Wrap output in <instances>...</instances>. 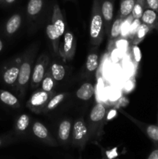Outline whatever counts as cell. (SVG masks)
I'll list each match as a JSON object with an SVG mask.
<instances>
[{"label": "cell", "instance_id": "44dd1931", "mask_svg": "<svg viewBox=\"0 0 158 159\" xmlns=\"http://www.w3.org/2000/svg\"><path fill=\"white\" fill-rule=\"evenodd\" d=\"M43 0H29L26 6L27 15L31 18H34L40 13L43 8Z\"/></svg>", "mask_w": 158, "mask_h": 159}, {"label": "cell", "instance_id": "9a60e30c", "mask_svg": "<svg viewBox=\"0 0 158 159\" xmlns=\"http://www.w3.org/2000/svg\"><path fill=\"white\" fill-rule=\"evenodd\" d=\"M31 124V118L28 114L23 113L19 116L15 120L14 130L15 134L19 136H23L26 134V131L29 129V125Z\"/></svg>", "mask_w": 158, "mask_h": 159}, {"label": "cell", "instance_id": "8fae6325", "mask_svg": "<svg viewBox=\"0 0 158 159\" xmlns=\"http://www.w3.org/2000/svg\"><path fill=\"white\" fill-rule=\"evenodd\" d=\"M100 5L105 24V36H108L114 19V0H100Z\"/></svg>", "mask_w": 158, "mask_h": 159}, {"label": "cell", "instance_id": "7c38bea8", "mask_svg": "<svg viewBox=\"0 0 158 159\" xmlns=\"http://www.w3.org/2000/svg\"><path fill=\"white\" fill-rule=\"evenodd\" d=\"M72 123L69 119H65L60 123L57 130V142L63 146L71 144Z\"/></svg>", "mask_w": 158, "mask_h": 159}, {"label": "cell", "instance_id": "277c9868", "mask_svg": "<svg viewBox=\"0 0 158 159\" xmlns=\"http://www.w3.org/2000/svg\"><path fill=\"white\" fill-rule=\"evenodd\" d=\"M90 141L89 130L86 121L83 118H77L72 126L71 144L80 151L84 150Z\"/></svg>", "mask_w": 158, "mask_h": 159}, {"label": "cell", "instance_id": "f35d334b", "mask_svg": "<svg viewBox=\"0 0 158 159\" xmlns=\"http://www.w3.org/2000/svg\"><path fill=\"white\" fill-rule=\"evenodd\" d=\"M2 50H3V42L2 41V40L0 39V53L2 52Z\"/></svg>", "mask_w": 158, "mask_h": 159}, {"label": "cell", "instance_id": "3957f363", "mask_svg": "<svg viewBox=\"0 0 158 159\" xmlns=\"http://www.w3.org/2000/svg\"><path fill=\"white\" fill-rule=\"evenodd\" d=\"M34 54L35 48L29 50L28 52L23 56L21 59V63L20 67V73H19L18 80H17L15 89L18 92L20 97L24 96L28 85L31 80V75L33 71V64L34 60Z\"/></svg>", "mask_w": 158, "mask_h": 159}, {"label": "cell", "instance_id": "8d00e7d4", "mask_svg": "<svg viewBox=\"0 0 158 159\" xmlns=\"http://www.w3.org/2000/svg\"><path fill=\"white\" fill-rule=\"evenodd\" d=\"M116 115V110H110L109 113H106V121L112 120V118H114Z\"/></svg>", "mask_w": 158, "mask_h": 159}, {"label": "cell", "instance_id": "cb8c5ba5", "mask_svg": "<svg viewBox=\"0 0 158 159\" xmlns=\"http://www.w3.org/2000/svg\"><path fill=\"white\" fill-rule=\"evenodd\" d=\"M49 71L56 82H60L63 80L66 75L64 67L57 63L52 64Z\"/></svg>", "mask_w": 158, "mask_h": 159}, {"label": "cell", "instance_id": "ac0fdd59", "mask_svg": "<svg viewBox=\"0 0 158 159\" xmlns=\"http://www.w3.org/2000/svg\"><path fill=\"white\" fill-rule=\"evenodd\" d=\"M0 101L5 105L12 108H19L20 102L18 98L7 90L0 89Z\"/></svg>", "mask_w": 158, "mask_h": 159}, {"label": "cell", "instance_id": "b9f144b4", "mask_svg": "<svg viewBox=\"0 0 158 159\" xmlns=\"http://www.w3.org/2000/svg\"><path fill=\"white\" fill-rule=\"evenodd\" d=\"M157 124H158V115H157Z\"/></svg>", "mask_w": 158, "mask_h": 159}, {"label": "cell", "instance_id": "603a6c76", "mask_svg": "<svg viewBox=\"0 0 158 159\" xmlns=\"http://www.w3.org/2000/svg\"><path fill=\"white\" fill-rule=\"evenodd\" d=\"M99 65V54L95 52L90 53L88 55L85 63V68L88 72L90 74H93L97 70Z\"/></svg>", "mask_w": 158, "mask_h": 159}, {"label": "cell", "instance_id": "ba28073f", "mask_svg": "<svg viewBox=\"0 0 158 159\" xmlns=\"http://www.w3.org/2000/svg\"><path fill=\"white\" fill-rule=\"evenodd\" d=\"M21 58H16L7 64L2 71V80L7 86L15 87L18 80Z\"/></svg>", "mask_w": 158, "mask_h": 159}, {"label": "cell", "instance_id": "f1b7e54d", "mask_svg": "<svg viewBox=\"0 0 158 159\" xmlns=\"http://www.w3.org/2000/svg\"><path fill=\"white\" fill-rule=\"evenodd\" d=\"M134 20L133 16L130 14L128 16L125 17L123 20L122 24V30H121V36L120 37H124V38H128L129 37V30L130 25H131L132 22Z\"/></svg>", "mask_w": 158, "mask_h": 159}, {"label": "cell", "instance_id": "1f68e13d", "mask_svg": "<svg viewBox=\"0 0 158 159\" xmlns=\"http://www.w3.org/2000/svg\"><path fill=\"white\" fill-rule=\"evenodd\" d=\"M16 139L12 135H2L0 136V148L5 147L9 144H12V143L15 142Z\"/></svg>", "mask_w": 158, "mask_h": 159}, {"label": "cell", "instance_id": "d4e9b609", "mask_svg": "<svg viewBox=\"0 0 158 159\" xmlns=\"http://www.w3.org/2000/svg\"><path fill=\"white\" fill-rule=\"evenodd\" d=\"M153 29L151 27H150L149 26H147V25L144 24V23H141L139 27L138 28L137 31H136V34H135L134 37L132 40L133 45H138L139 43H141L143 40V39L146 37V36Z\"/></svg>", "mask_w": 158, "mask_h": 159}, {"label": "cell", "instance_id": "6da1fadb", "mask_svg": "<svg viewBox=\"0 0 158 159\" xmlns=\"http://www.w3.org/2000/svg\"><path fill=\"white\" fill-rule=\"evenodd\" d=\"M106 107L102 102H97L91 109L87 121L89 130V142L98 143L105 134L104 127L106 123Z\"/></svg>", "mask_w": 158, "mask_h": 159}, {"label": "cell", "instance_id": "5b68a950", "mask_svg": "<svg viewBox=\"0 0 158 159\" xmlns=\"http://www.w3.org/2000/svg\"><path fill=\"white\" fill-rule=\"evenodd\" d=\"M54 96V92L47 93L40 89L33 93L32 96L26 102V106L29 110H30L33 113H42L45 106L46 105L50 99Z\"/></svg>", "mask_w": 158, "mask_h": 159}, {"label": "cell", "instance_id": "4316f807", "mask_svg": "<svg viewBox=\"0 0 158 159\" xmlns=\"http://www.w3.org/2000/svg\"><path fill=\"white\" fill-rule=\"evenodd\" d=\"M136 1V0H120L119 14L122 18L125 19L131 14Z\"/></svg>", "mask_w": 158, "mask_h": 159}, {"label": "cell", "instance_id": "8992f818", "mask_svg": "<svg viewBox=\"0 0 158 159\" xmlns=\"http://www.w3.org/2000/svg\"><path fill=\"white\" fill-rule=\"evenodd\" d=\"M49 57L46 54H43L37 58L31 75V88L36 89L40 85L43 77L48 71Z\"/></svg>", "mask_w": 158, "mask_h": 159}, {"label": "cell", "instance_id": "d590c367", "mask_svg": "<svg viewBox=\"0 0 158 159\" xmlns=\"http://www.w3.org/2000/svg\"><path fill=\"white\" fill-rule=\"evenodd\" d=\"M147 159H158V147H155L154 149H153Z\"/></svg>", "mask_w": 158, "mask_h": 159}, {"label": "cell", "instance_id": "d6a6232c", "mask_svg": "<svg viewBox=\"0 0 158 159\" xmlns=\"http://www.w3.org/2000/svg\"><path fill=\"white\" fill-rule=\"evenodd\" d=\"M132 55H133V59L134 62H136L138 65L141 61V58H142L140 49L138 47V45H133V48H132Z\"/></svg>", "mask_w": 158, "mask_h": 159}, {"label": "cell", "instance_id": "ffe728a7", "mask_svg": "<svg viewBox=\"0 0 158 159\" xmlns=\"http://www.w3.org/2000/svg\"><path fill=\"white\" fill-rule=\"evenodd\" d=\"M124 19L119 14H118L117 17L115 19L112 24L111 29H110L109 34H108V42L111 43L113 40H116L119 38L121 36V30H122V24Z\"/></svg>", "mask_w": 158, "mask_h": 159}, {"label": "cell", "instance_id": "7a4b0ae2", "mask_svg": "<svg viewBox=\"0 0 158 159\" xmlns=\"http://www.w3.org/2000/svg\"><path fill=\"white\" fill-rule=\"evenodd\" d=\"M105 36V24L101 12L100 0H93L89 26L90 43L94 46H99Z\"/></svg>", "mask_w": 158, "mask_h": 159}, {"label": "cell", "instance_id": "4dcf8cb0", "mask_svg": "<svg viewBox=\"0 0 158 159\" xmlns=\"http://www.w3.org/2000/svg\"><path fill=\"white\" fill-rule=\"evenodd\" d=\"M116 46L118 51H120L121 52H125L129 47V42L127 40V38L124 37H119L116 40Z\"/></svg>", "mask_w": 158, "mask_h": 159}, {"label": "cell", "instance_id": "2e32d148", "mask_svg": "<svg viewBox=\"0 0 158 159\" xmlns=\"http://www.w3.org/2000/svg\"><path fill=\"white\" fill-rule=\"evenodd\" d=\"M140 20L142 23L147 25L153 30H158V12L156 11L146 8Z\"/></svg>", "mask_w": 158, "mask_h": 159}, {"label": "cell", "instance_id": "ab89813d", "mask_svg": "<svg viewBox=\"0 0 158 159\" xmlns=\"http://www.w3.org/2000/svg\"><path fill=\"white\" fill-rule=\"evenodd\" d=\"M64 1H70V2H76L77 0H64Z\"/></svg>", "mask_w": 158, "mask_h": 159}, {"label": "cell", "instance_id": "d6986e66", "mask_svg": "<svg viewBox=\"0 0 158 159\" xmlns=\"http://www.w3.org/2000/svg\"><path fill=\"white\" fill-rule=\"evenodd\" d=\"M46 33L48 38L50 40L53 46V50L56 54H59V48H60V36L56 31L53 23L47 24L46 26Z\"/></svg>", "mask_w": 158, "mask_h": 159}, {"label": "cell", "instance_id": "e0dca14e", "mask_svg": "<svg viewBox=\"0 0 158 159\" xmlns=\"http://www.w3.org/2000/svg\"><path fill=\"white\" fill-rule=\"evenodd\" d=\"M94 94V87L92 83L85 82L81 85L80 88L76 92V96L77 99L82 101L89 100L92 98Z\"/></svg>", "mask_w": 158, "mask_h": 159}, {"label": "cell", "instance_id": "836d02e7", "mask_svg": "<svg viewBox=\"0 0 158 159\" xmlns=\"http://www.w3.org/2000/svg\"><path fill=\"white\" fill-rule=\"evenodd\" d=\"M135 85H136V82L133 79H130L125 82V84L124 85V92L126 93H131L135 88Z\"/></svg>", "mask_w": 158, "mask_h": 159}, {"label": "cell", "instance_id": "9c48e42d", "mask_svg": "<svg viewBox=\"0 0 158 159\" xmlns=\"http://www.w3.org/2000/svg\"><path fill=\"white\" fill-rule=\"evenodd\" d=\"M31 130L33 136L43 144L51 147L58 146L59 144L57 141L54 139L46 126L40 121H34L33 123Z\"/></svg>", "mask_w": 158, "mask_h": 159}, {"label": "cell", "instance_id": "7402d4cb", "mask_svg": "<svg viewBox=\"0 0 158 159\" xmlns=\"http://www.w3.org/2000/svg\"><path fill=\"white\" fill-rule=\"evenodd\" d=\"M65 96H66V93H59V94L54 95L53 97L50 99L46 105L45 106L44 109L42 111V113H46L50 111H52L53 110L58 107L63 100L64 99Z\"/></svg>", "mask_w": 158, "mask_h": 159}, {"label": "cell", "instance_id": "e575fe53", "mask_svg": "<svg viewBox=\"0 0 158 159\" xmlns=\"http://www.w3.org/2000/svg\"><path fill=\"white\" fill-rule=\"evenodd\" d=\"M147 8L158 12V0H145Z\"/></svg>", "mask_w": 158, "mask_h": 159}, {"label": "cell", "instance_id": "60d3db41", "mask_svg": "<svg viewBox=\"0 0 158 159\" xmlns=\"http://www.w3.org/2000/svg\"><path fill=\"white\" fill-rule=\"evenodd\" d=\"M2 0H0V4H1V2H2Z\"/></svg>", "mask_w": 158, "mask_h": 159}, {"label": "cell", "instance_id": "83f0119b", "mask_svg": "<svg viewBox=\"0 0 158 159\" xmlns=\"http://www.w3.org/2000/svg\"><path fill=\"white\" fill-rule=\"evenodd\" d=\"M146 8L147 6H146L145 0H136L131 12L133 19H141Z\"/></svg>", "mask_w": 158, "mask_h": 159}, {"label": "cell", "instance_id": "74e56055", "mask_svg": "<svg viewBox=\"0 0 158 159\" xmlns=\"http://www.w3.org/2000/svg\"><path fill=\"white\" fill-rule=\"evenodd\" d=\"M15 2V0H2L1 2L2 6H10L12 5V3H14Z\"/></svg>", "mask_w": 158, "mask_h": 159}, {"label": "cell", "instance_id": "f546056e", "mask_svg": "<svg viewBox=\"0 0 158 159\" xmlns=\"http://www.w3.org/2000/svg\"><path fill=\"white\" fill-rule=\"evenodd\" d=\"M141 23H142V22H141L140 19H134V20H133L131 25H130L129 30L128 38H130L131 40H133L135 34H136V31H137L138 28L139 27Z\"/></svg>", "mask_w": 158, "mask_h": 159}, {"label": "cell", "instance_id": "30bf717a", "mask_svg": "<svg viewBox=\"0 0 158 159\" xmlns=\"http://www.w3.org/2000/svg\"><path fill=\"white\" fill-rule=\"evenodd\" d=\"M122 113H123L128 119H129L133 124H136L147 137L153 143L155 147H158V125H153V124H147L142 121L138 120L136 118L133 117L131 115L128 114L125 112L120 110Z\"/></svg>", "mask_w": 158, "mask_h": 159}, {"label": "cell", "instance_id": "52a82bcc", "mask_svg": "<svg viewBox=\"0 0 158 159\" xmlns=\"http://www.w3.org/2000/svg\"><path fill=\"white\" fill-rule=\"evenodd\" d=\"M76 38L74 33L70 30L65 31L62 44L59 48V55L64 61H71L74 57L76 51Z\"/></svg>", "mask_w": 158, "mask_h": 159}, {"label": "cell", "instance_id": "484cf974", "mask_svg": "<svg viewBox=\"0 0 158 159\" xmlns=\"http://www.w3.org/2000/svg\"><path fill=\"white\" fill-rule=\"evenodd\" d=\"M41 89L47 93H52L54 92L56 86V81L50 75V71H48L43 77L41 83H40Z\"/></svg>", "mask_w": 158, "mask_h": 159}, {"label": "cell", "instance_id": "5bb4252c", "mask_svg": "<svg viewBox=\"0 0 158 159\" xmlns=\"http://www.w3.org/2000/svg\"><path fill=\"white\" fill-rule=\"evenodd\" d=\"M22 16L20 13H15L11 16L5 24V33L8 37L13 36L22 24Z\"/></svg>", "mask_w": 158, "mask_h": 159}, {"label": "cell", "instance_id": "4fadbf2b", "mask_svg": "<svg viewBox=\"0 0 158 159\" xmlns=\"http://www.w3.org/2000/svg\"><path fill=\"white\" fill-rule=\"evenodd\" d=\"M52 23L58 35L60 37L64 36L65 31H66V26H65L64 18L62 14L61 9L57 2H55L53 6Z\"/></svg>", "mask_w": 158, "mask_h": 159}]
</instances>
